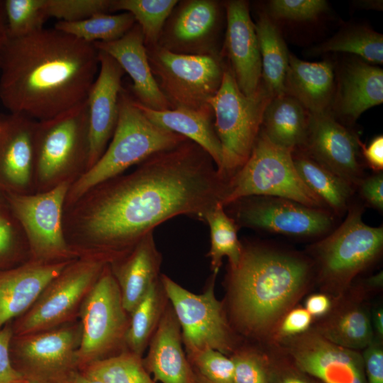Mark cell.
<instances>
[{
	"instance_id": "7402d4cb",
	"label": "cell",
	"mask_w": 383,
	"mask_h": 383,
	"mask_svg": "<svg viewBox=\"0 0 383 383\" xmlns=\"http://www.w3.org/2000/svg\"><path fill=\"white\" fill-rule=\"evenodd\" d=\"M94 47L113 57L132 79L133 98L155 111L173 109L160 91L152 73L144 36L140 26H134L121 38L110 42H95Z\"/></svg>"
},
{
	"instance_id": "ffe728a7",
	"label": "cell",
	"mask_w": 383,
	"mask_h": 383,
	"mask_svg": "<svg viewBox=\"0 0 383 383\" xmlns=\"http://www.w3.org/2000/svg\"><path fill=\"white\" fill-rule=\"evenodd\" d=\"M98 52L99 72L86 100L89 131L87 170L101 157L114 133L125 73L113 57L102 51Z\"/></svg>"
},
{
	"instance_id": "83f0119b",
	"label": "cell",
	"mask_w": 383,
	"mask_h": 383,
	"mask_svg": "<svg viewBox=\"0 0 383 383\" xmlns=\"http://www.w3.org/2000/svg\"><path fill=\"white\" fill-rule=\"evenodd\" d=\"M145 116L155 125L178 133L202 148L213 160L218 171L222 165V148L214 128L211 106L199 109L175 108L155 111L136 101Z\"/></svg>"
},
{
	"instance_id": "f6af8a7d",
	"label": "cell",
	"mask_w": 383,
	"mask_h": 383,
	"mask_svg": "<svg viewBox=\"0 0 383 383\" xmlns=\"http://www.w3.org/2000/svg\"><path fill=\"white\" fill-rule=\"evenodd\" d=\"M269 383H321L289 358H270Z\"/></svg>"
},
{
	"instance_id": "f35d334b",
	"label": "cell",
	"mask_w": 383,
	"mask_h": 383,
	"mask_svg": "<svg viewBox=\"0 0 383 383\" xmlns=\"http://www.w3.org/2000/svg\"><path fill=\"white\" fill-rule=\"evenodd\" d=\"M28 260L30 252L26 235L8 205L0 210V270Z\"/></svg>"
},
{
	"instance_id": "8fae6325",
	"label": "cell",
	"mask_w": 383,
	"mask_h": 383,
	"mask_svg": "<svg viewBox=\"0 0 383 383\" xmlns=\"http://www.w3.org/2000/svg\"><path fill=\"white\" fill-rule=\"evenodd\" d=\"M79 314L82 335L77 365L85 367L109 357L111 352L125 345L129 317L110 264L104 267L85 296Z\"/></svg>"
},
{
	"instance_id": "d590c367",
	"label": "cell",
	"mask_w": 383,
	"mask_h": 383,
	"mask_svg": "<svg viewBox=\"0 0 383 383\" xmlns=\"http://www.w3.org/2000/svg\"><path fill=\"white\" fill-rule=\"evenodd\" d=\"M343 52L372 64L383 62V36L368 26H350L314 48V53Z\"/></svg>"
},
{
	"instance_id": "60d3db41",
	"label": "cell",
	"mask_w": 383,
	"mask_h": 383,
	"mask_svg": "<svg viewBox=\"0 0 383 383\" xmlns=\"http://www.w3.org/2000/svg\"><path fill=\"white\" fill-rule=\"evenodd\" d=\"M186 354L192 368L211 382L233 383L234 365L231 357L211 348Z\"/></svg>"
},
{
	"instance_id": "681fc988",
	"label": "cell",
	"mask_w": 383,
	"mask_h": 383,
	"mask_svg": "<svg viewBox=\"0 0 383 383\" xmlns=\"http://www.w3.org/2000/svg\"><path fill=\"white\" fill-rule=\"evenodd\" d=\"M362 356L367 383H383V350L380 343L374 339Z\"/></svg>"
},
{
	"instance_id": "bcb514c9",
	"label": "cell",
	"mask_w": 383,
	"mask_h": 383,
	"mask_svg": "<svg viewBox=\"0 0 383 383\" xmlns=\"http://www.w3.org/2000/svg\"><path fill=\"white\" fill-rule=\"evenodd\" d=\"M13 333L12 326L6 324L0 330V383H17L26 377L13 363L10 345Z\"/></svg>"
},
{
	"instance_id": "484cf974",
	"label": "cell",
	"mask_w": 383,
	"mask_h": 383,
	"mask_svg": "<svg viewBox=\"0 0 383 383\" xmlns=\"http://www.w3.org/2000/svg\"><path fill=\"white\" fill-rule=\"evenodd\" d=\"M383 101V71L362 60L347 63L339 77L333 107L340 116L356 121L368 109Z\"/></svg>"
},
{
	"instance_id": "7a4b0ae2",
	"label": "cell",
	"mask_w": 383,
	"mask_h": 383,
	"mask_svg": "<svg viewBox=\"0 0 383 383\" xmlns=\"http://www.w3.org/2000/svg\"><path fill=\"white\" fill-rule=\"evenodd\" d=\"M99 67L93 44L55 28L7 36L0 55V100L9 113L50 119L86 101Z\"/></svg>"
},
{
	"instance_id": "836d02e7",
	"label": "cell",
	"mask_w": 383,
	"mask_h": 383,
	"mask_svg": "<svg viewBox=\"0 0 383 383\" xmlns=\"http://www.w3.org/2000/svg\"><path fill=\"white\" fill-rule=\"evenodd\" d=\"M204 222L210 229L211 248L208 256L213 273H218L224 257L228 259L229 267H235L240 261L243 244L238 240V227L234 220L226 213L223 205L218 203L207 213Z\"/></svg>"
},
{
	"instance_id": "9f6ffc18",
	"label": "cell",
	"mask_w": 383,
	"mask_h": 383,
	"mask_svg": "<svg viewBox=\"0 0 383 383\" xmlns=\"http://www.w3.org/2000/svg\"><path fill=\"white\" fill-rule=\"evenodd\" d=\"M357 2V4L363 9L377 10H382V1H361Z\"/></svg>"
},
{
	"instance_id": "9a60e30c",
	"label": "cell",
	"mask_w": 383,
	"mask_h": 383,
	"mask_svg": "<svg viewBox=\"0 0 383 383\" xmlns=\"http://www.w3.org/2000/svg\"><path fill=\"white\" fill-rule=\"evenodd\" d=\"M226 22L224 3L220 1H178L165 23L157 45L177 54L221 55Z\"/></svg>"
},
{
	"instance_id": "2e32d148",
	"label": "cell",
	"mask_w": 383,
	"mask_h": 383,
	"mask_svg": "<svg viewBox=\"0 0 383 383\" xmlns=\"http://www.w3.org/2000/svg\"><path fill=\"white\" fill-rule=\"evenodd\" d=\"M81 335L80 322L74 321L45 331L13 335L10 353L26 370V378L48 383L65 380L77 365Z\"/></svg>"
},
{
	"instance_id": "f546056e",
	"label": "cell",
	"mask_w": 383,
	"mask_h": 383,
	"mask_svg": "<svg viewBox=\"0 0 383 383\" xmlns=\"http://www.w3.org/2000/svg\"><path fill=\"white\" fill-rule=\"evenodd\" d=\"M294 167L304 183L334 216H343L351 204L355 187L302 150L292 152Z\"/></svg>"
},
{
	"instance_id": "6f0895ef",
	"label": "cell",
	"mask_w": 383,
	"mask_h": 383,
	"mask_svg": "<svg viewBox=\"0 0 383 383\" xmlns=\"http://www.w3.org/2000/svg\"><path fill=\"white\" fill-rule=\"evenodd\" d=\"M382 272L370 277L366 282L367 284L372 287H380L382 285Z\"/></svg>"
},
{
	"instance_id": "30bf717a",
	"label": "cell",
	"mask_w": 383,
	"mask_h": 383,
	"mask_svg": "<svg viewBox=\"0 0 383 383\" xmlns=\"http://www.w3.org/2000/svg\"><path fill=\"white\" fill-rule=\"evenodd\" d=\"M145 48L152 73L173 109H196L209 104L226 69L221 55L177 54L158 45Z\"/></svg>"
},
{
	"instance_id": "ba28073f",
	"label": "cell",
	"mask_w": 383,
	"mask_h": 383,
	"mask_svg": "<svg viewBox=\"0 0 383 383\" xmlns=\"http://www.w3.org/2000/svg\"><path fill=\"white\" fill-rule=\"evenodd\" d=\"M292 152L272 143L260 131L249 158L228 182L223 206L247 196H271L328 210L300 178Z\"/></svg>"
},
{
	"instance_id": "4fadbf2b",
	"label": "cell",
	"mask_w": 383,
	"mask_h": 383,
	"mask_svg": "<svg viewBox=\"0 0 383 383\" xmlns=\"http://www.w3.org/2000/svg\"><path fill=\"white\" fill-rule=\"evenodd\" d=\"M217 274L213 273L202 294L184 289L165 274L160 282L178 320L186 353L211 348L224 355L233 353V340L223 306L215 296Z\"/></svg>"
},
{
	"instance_id": "91938a15",
	"label": "cell",
	"mask_w": 383,
	"mask_h": 383,
	"mask_svg": "<svg viewBox=\"0 0 383 383\" xmlns=\"http://www.w3.org/2000/svg\"><path fill=\"white\" fill-rule=\"evenodd\" d=\"M194 373H195V383H212L195 370H194Z\"/></svg>"
},
{
	"instance_id": "94428289",
	"label": "cell",
	"mask_w": 383,
	"mask_h": 383,
	"mask_svg": "<svg viewBox=\"0 0 383 383\" xmlns=\"http://www.w3.org/2000/svg\"><path fill=\"white\" fill-rule=\"evenodd\" d=\"M17 383H48V382L26 378Z\"/></svg>"
},
{
	"instance_id": "d6a6232c",
	"label": "cell",
	"mask_w": 383,
	"mask_h": 383,
	"mask_svg": "<svg viewBox=\"0 0 383 383\" xmlns=\"http://www.w3.org/2000/svg\"><path fill=\"white\" fill-rule=\"evenodd\" d=\"M169 301L160 278L156 280L130 313L125 336L128 350L141 356L157 328Z\"/></svg>"
},
{
	"instance_id": "c3c4849f",
	"label": "cell",
	"mask_w": 383,
	"mask_h": 383,
	"mask_svg": "<svg viewBox=\"0 0 383 383\" xmlns=\"http://www.w3.org/2000/svg\"><path fill=\"white\" fill-rule=\"evenodd\" d=\"M364 203L379 212L383 211V172H374L364 177L357 184Z\"/></svg>"
},
{
	"instance_id": "e575fe53",
	"label": "cell",
	"mask_w": 383,
	"mask_h": 383,
	"mask_svg": "<svg viewBox=\"0 0 383 383\" xmlns=\"http://www.w3.org/2000/svg\"><path fill=\"white\" fill-rule=\"evenodd\" d=\"M129 12L96 13L77 21H57L54 28L84 42H110L124 35L135 23Z\"/></svg>"
},
{
	"instance_id": "8d00e7d4",
	"label": "cell",
	"mask_w": 383,
	"mask_h": 383,
	"mask_svg": "<svg viewBox=\"0 0 383 383\" xmlns=\"http://www.w3.org/2000/svg\"><path fill=\"white\" fill-rule=\"evenodd\" d=\"M84 367L83 373L104 383H157L145 370L142 357L128 349Z\"/></svg>"
},
{
	"instance_id": "603a6c76",
	"label": "cell",
	"mask_w": 383,
	"mask_h": 383,
	"mask_svg": "<svg viewBox=\"0 0 383 383\" xmlns=\"http://www.w3.org/2000/svg\"><path fill=\"white\" fill-rule=\"evenodd\" d=\"M72 260L43 262L28 260L0 270V330L26 312L51 280Z\"/></svg>"
},
{
	"instance_id": "277c9868",
	"label": "cell",
	"mask_w": 383,
	"mask_h": 383,
	"mask_svg": "<svg viewBox=\"0 0 383 383\" xmlns=\"http://www.w3.org/2000/svg\"><path fill=\"white\" fill-rule=\"evenodd\" d=\"M187 139L150 121L137 106L133 96L122 89L117 124L111 140L96 164L70 184L65 209L93 187L123 174L152 155L172 148Z\"/></svg>"
},
{
	"instance_id": "b9f144b4",
	"label": "cell",
	"mask_w": 383,
	"mask_h": 383,
	"mask_svg": "<svg viewBox=\"0 0 383 383\" xmlns=\"http://www.w3.org/2000/svg\"><path fill=\"white\" fill-rule=\"evenodd\" d=\"M112 0H44L48 18L77 21L96 13L111 12Z\"/></svg>"
},
{
	"instance_id": "f907efd6",
	"label": "cell",
	"mask_w": 383,
	"mask_h": 383,
	"mask_svg": "<svg viewBox=\"0 0 383 383\" xmlns=\"http://www.w3.org/2000/svg\"><path fill=\"white\" fill-rule=\"evenodd\" d=\"M360 150L368 167L374 172L383 170V136L379 135L374 138L369 145H366L361 141L359 143Z\"/></svg>"
},
{
	"instance_id": "9c48e42d",
	"label": "cell",
	"mask_w": 383,
	"mask_h": 383,
	"mask_svg": "<svg viewBox=\"0 0 383 383\" xmlns=\"http://www.w3.org/2000/svg\"><path fill=\"white\" fill-rule=\"evenodd\" d=\"M111 262L101 256H81L70 262L46 286L32 306L12 326L14 335L58 327L73 321L80 306Z\"/></svg>"
},
{
	"instance_id": "74e56055",
	"label": "cell",
	"mask_w": 383,
	"mask_h": 383,
	"mask_svg": "<svg viewBox=\"0 0 383 383\" xmlns=\"http://www.w3.org/2000/svg\"><path fill=\"white\" fill-rule=\"evenodd\" d=\"M178 0H112L111 12L131 13L140 26L145 47L157 45L165 23Z\"/></svg>"
},
{
	"instance_id": "4dcf8cb0",
	"label": "cell",
	"mask_w": 383,
	"mask_h": 383,
	"mask_svg": "<svg viewBox=\"0 0 383 383\" xmlns=\"http://www.w3.org/2000/svg\"><path fill=\"white\" fill-rule=\"evenodd\" d=\"M255 28L261 56L262 82L274 97L284 94L289 52L278 27L267 13L259 15Z\"/></svg>"
},
{
	"instance_id": "1f68e13d",
	"label": "cell",
	"mask_w": 383,
	"mask_h": 383,
	"mask_svg": "<svg viewBox=\"0 0 383 383\" xmlns=\"http://www.w3.org/2000/svg\"><path fill=\"white\" fill-rule=\"evenodd\" d=\"M315 331L330 342L355 350L365 349L374 340L370 315L363 306L357 304L343 306Z\"/></svg>"
},
{
	"instance_id": "44dd1931",
	"label": "cell",
	"mask_w": 383,
	"mask_h": 383,
	"mask_svg": "<svg viewBox=\"0 0 383 383\" xmlns=\"http://www.w3.org/2000/svg\"><path fill=\"white\" fill-rule=\"evenodd\" d=\"M35 121L17 113L0 116V189L6 193H35Z\"/></svg>"
},
{
	"instance_id": "6da1fadb",
	"label": "cell",
	"mask_w": 383,
	"mask_h": 383,
	"mask_svg": "<svg viewBox=\"0 0 383 383\" xmlns=\"http://www.w3.org/2000/svg\"><path fill=\"white\" fill-rule=\"evenodd\" d=\"M227 184L211 156L187 139L89 189L65 209V235L79 257L100 255L113 262L174 216L204 221L222 204Z\"/></svg>"
},
{
	"instance_id": "680465c9",
	"label": "cell",
	"mask_w": 383,
	"mask_h": 383,
	"mask_svg": "<svg viewBox=\"0 0 383 383\" xmlns=\"http://www.w3.org/2000/svg\"><path fill=\"white\" fill-rule=\"evenodd\" d=\"M8 206L6 193L0 189V210Z\"/></svg>"
},
{
	"instance_id": "4316f807",
	"label": "cell",
	"mask_w": 383,
	"mask_h": 383,
	"mask_svg": "<svg viewBox=\"0 0 383 383\" xmlns=\"http://www.w3.org/2000/svg\"><path fill=\"white\" fill-rule=\"evenodd\" d=\"M335 74L329 60L310 62L289 53L284 93L297 99L309 113L331 111Z\"/></svg>"
},
{
	"instance_id": "3957f363",
	"label": "cell",
	"mask_w": 383,
	"mask_h": 383,
	"mask_svg": "<svg viewBox=\"0 0 383 383\" xmlns=\"http://www.w3.org/2000/svg\"><path fill=\"white\" fill-rule=\"evenodd\" d=\"M312 272L299 255L260 244L243 245L227 282L231 315L244 333L271 332L306 287Z\"/></svg>"
},
{
	"instance_id": "52a82bcc",
	"label": "cell",
	"mask_w": 383,
	"mask_h": 383,
	"mask_svg": "<svg viewBox=\"0 0 383 383\" xmlns=\"http://www.w3.org/2000/svg\"><path fill=\"white\" fill-rule=\"evenodd\" d=\"M272 98L263 84L253 95H245L226 62L221 87L208 104L213 111L214 128L222 148V165L218 172L227 182L249 158Z\"/></svg>"
},
{
	"instance_id": "ab89813d",
	"label": "cell",
	"mask_w": 383,
	"mask_h": 383,
	"mask_svg": "<svg viewBox=\"0 0 383 383\" xmlns=\"http://www.w3.org/2000/svg\"><path fill=\"white\" fill-rule=\"evenodd\" d=\"M6 34L18 38L43 28L44 0H4Z\"/></svg>"
},
{
	"instance_id": "ee69618b",
	"label": "cell",
	"mask_w": 383,
	"mask_h": 383,
	"mask_svg": "<svg viewBox=\"0 0 383 383\" xmlns=\"http://www.w3.org/2000/svg\"><path fill=\"white\" fill-rule=\"evenodd\" d=\"M327 9L323 0H272L267 4V14L272 19L301 22L317 18Z\"/></svg>"
},
{
	"instance_id": "e0dca14e",
	"label": "cell",
	"mask_w": 383,
	"mask_h": 383,
	"mask_svg": "<svg viewBox=\"0 0 383 383\" xmlns=\"http://www.w3.org/2000/svg\"><path fill=\"white\" fill-rule=\"evenodd\" d=\"M289 358L321 383H367L362 354L334 344L315 330L287 338Z\"/></svg>"
},
{
	"instance_id": "7bdbcfd3",
	"label": "cell",
	"mask_w": 383,
	"mask_h": 383,
	"mask_svg": "<svg viewBox=\"0 0 383 383\" xmlns=\"http://www.w3.org/2000/svg\"><path fill=\"white\" fill-rule=\"evenodd\" d=\"M233 383H269L270 359L250 348L233 352Z\"/></svg>"
},
{
	"instance_id": "cb8c5ba5",
	"label": "cell",
	"mask_w": 383,
	"mask_h": 383,
	"mask_svg": "<svg viewBox=\"0 0 383 383\" xmlns=\"http://www.w3.org/2000/svg\"><path fill=\"white\" fill-rule=\"evenodd\" d=\"M179 323L168 302L143 358V365L157 383H195L194 370L182 347Z\"/></svg>"
},
{
	"instance_id": "ac0fdd59",
	"label": "cell",
	"mask_w": 383,
	"mask_h": 383,
	"mask_svg": "<svg viewBox=\"0 0 383 383\" xmlns=\"http://www.w3.org/2000/svg\"><path fill=\"white\" fill-rule=\"evenodd\" d=\"M360 141L358 136L339 123L331 111L309 113L306 142L299 150L355 189L364 177L358 159Z\"/></svg>"
},
{
	"instance_id": "d6986e66",
	"label": "cell",
	"mask_w": 383,
	"mask_h": 383,
	"mask_svg": "<svg viewBox=\"0 0 383 383\" xmlns=\"http://www.w3.org/2000/svg\"><path fill=\"white\" fill-rule=\"evenodd\" d=\"M226 32L221 55L227 59L240 90L246 96L261 87L262 62L258 40L248 1L224 2Z\"/></svg>"
},
{
	"instance_id": "11a10c76",
	"label": "cell",
	"mask_w": 383,
	"mask_h": 383,
	"mask_svg": "<svg viewBox=\"0 0 383 383\" xmlns=\"http://www.w3.org/2000/svg\"><path fill=\"white\" fill-rule=\"evenodd\" d=\"M373 325L376 333L380 337L383 335V311L382 309L376 310L373 315Z\"/></svg>"
},
{
	"instance_id": "f1b7e54d",
	"label": "cell",
	"mask_w": 383,
	"mask_h": 383,
	"mask_svg": "<svg viewBox=\"0 0 383 383\" xmlns=\"http://www.w3.org/2000/svg\"><path fill=\"white\" fill-rule=\"evenodd\" d=\"M309 120L306 108L284 93L272 98L267 105L260 131L274 144L294 152L304 146Z\"/></svg>"
},
{
	"instance_id": "816d5d0a",
	"label": "cell",
	"mask_w": 383,
	"mask_h": 383,
	"mask_svg": "<svg viewBox=\"0 0 383 383\" xmlns=\"http://www.w3.org/2000/svg\"><path fill=\"white\" fill-rule=\"evenodd\" d=\"M304 308L313 318L321 317L330 311L331 301L324 294H314L306 299Z\"/></svg>"
},
{
	"instance_id": "db71d44e",
	"label": "cell",
	"mask_w": 383,
	"mask_h": 383,
	"mask_svg": "<svg viewBox=\"0 0 383 383\" xmlns=\"http://www.w3.org/2000/svg\"><path fill=\"white\" fill-rule=\"evenodd\" d=\"M7 38L4 1L0 0V55Z\"/></svg>"
},
{
	"instance_id": "7c38bea8",
	"label": "cell",
	"mask_w": 383,
	"mask_h": 383,
	"mask_svg": "<svg viewBox=\"0 0 383 383\" xmlns=\"http://www.w3.org/2000/svg\"><path fill=\"white\" fill-rule=\"evenodd\" d=\"M71 184L44 192L6 193L9 209L26 235L30 260L58 262L79 257L67 243L63 228L65 198Z\"/></svg>"
},
{
	"instance_id": "5bb4252c",
	"label": "cell",
	"mask_w": 383,
	"mask_h": 383,
	"mask_svg": "<svg viewBox=\"0 0 383 383\" xmlns=\"http://www.w3.org/2000/svg\"><path fill=\"white\" fill-rule=\"evenodd\" d=\"M227 206L238 228L301 238L323 237L334 229L335 216L329 211L286 198L251 196Z\"/></svg>"
},
{
	"instance_id": "7dc6e473",
	"label": "cell",
	"mask_w": 383,
	"mask_h": 383,
	"mask_svg": "<svg viewBox=\"0 0 383 383\" xmlns=\"http://www.w3.org/2000/svg\"><path fill=\"white\" fill-rule=\"evenodd\" d=\"M312 320L313 317L305 308L290 309L277 325V335L287 339L302 334L309 330Z\"/></svg>"
},
{
	"instance_id": "8992f818",
	"label": "cell",
	"mask_w": 383,
	"mask_h": 383,
	"mask_svg": "<svg viewBox=\"0 0 383 383\" xmlns=\"http://www.w3.org/2000/svg\"><path fill=\"white\" fill-rule=\"evenodd\" d=\"M363 211L361 204L351 203L342 223L311 247L318 279L331 293L345 292L382 252L383 226L365 223Z\"/></svg>"
},
{
	"instance_id": "5b68a950",
	"label": "cell",
	"mask_w": 383,
	"mask_h": 383,
	"mask_svg": "<svg viewBox=\"0 0 383 383\" xmlns=\"http://www.w3.org/2000/svg\"><path fill=\"white\" fill-rule=\"evenodd\" d=\"M33 151L35 193L72 184L84 174L89 155L87 101L52 118L36 121Z\"/></svg>"
},
{
	"instance_id": "d4e9b609",
	"label": "cell",
	"mask_w": 383,
	"mask_h": 383,
	"mask_svg": "<svg viewBox=\"0 0 383 383\" xmlns=\"http://www.w3.org/2000/svg\"><path fill=\"white\" fill-rule=\"evenodd\" d=\"M162 262L153 232L145 235L124 257L110 264L118 284L123 306L130 314L157 280Z\"/></svg>"
},
{
	"instance_id": "f5cc1de1",
	"label": "cell",
	"mask_w": 383,
	"mask_h": 383,
	"mask_svg": "<svg viewBox=\"0 0 383 383\" xmlns=\"http://www.w3.org/2000/svg\"><path fill=\"white\" fill-rule=\"evenodd\" d=\"M65 380L66 383H104L84 373L80 374L76 372H72Z\"/></svg>"
}]
</instances>
